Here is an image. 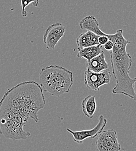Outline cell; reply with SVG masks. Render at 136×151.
I'll return each instance as SVG.
<instances>
[{"mask_svg":"<svg viewBox=\"0 0 136 151\" xmlns=\"http://www.w3.org/2000/svg\"><path fill=\"white\" fill-rule=\"evenodd\" d=\"M45 104L43 91L35 81L8 89L0 101V134L13 141L27 139L31 134L23 127L29 119L38 122V112Z\"/></svg>","mask_w":136,"mask_h":151,"instance_id":"1","label":"cell"},{"mask_svg":"<svg viewBox=\"0 0 136 151\" xmlns=\"http://www.w3.org/2000/svg\"><path fill=\"white\" fill-rule=\"evenodd\" d=\"M114 47L110 53L111 64L116 85L113 89L114 94H123L136 100V78H131L129 70L132 65V58L127 52L126 47L131 42L127 40L122 29L117 30L111 39Z\"/></svg>","mask_w":136,"mask_h":151,"instance_id":"2","label":"cell"},{"mask_svg":"<svg viewBox=\"0 0 136 151\" xmlns=\"http://www.w3.org/2000/svg\"><path fill=\"white\" fill-rule=\"evenodd\" d=\"M39 79L43 91L55 96L68 93L74 84L73 72L58 65L42 68Z\"/></svg>","mask_w":136,"mask_h":151,"instance_id":"3","label":"cell"},{"mask_svg":"<svg viewBox=\"0 0 136 151\" xmlns=\"http://www.w3.org/2000/svg\"><path fill=\"white\" fill-rule=\"evenodd\" d=\"M97 151H119L122 150L117 140V132L114 129L103 131L96 142Z\"/></svg>","mask_w":136,"mask_h":151,"instance_id":"4","label":"cell"},{"mask_svg":"<svg viewBox=\"0 0 136 151\" xmlns=\"http://www.w3.org/2000/svg\"><path fill=\"white\" fill-rule=\"evenodd\" d=\"M111 80V73L109 69L99 73H94L88 70L85 72L84 83L89 90L99 91L100 87L110 84Z\"/></svg>","mask_w":136,"mask_h":151,"instance_id":"5","label":"cell"},{"mask_svg":"<svg viewBox=\"0 0 136 151\" xmlns=\"http://www.w3.org/2000/svg\"><path fill=\"white\" fill-rule=\"evenodd\" d=\"M66 27L61 23H53L46 29L43 37V42L48 50H53L58 41L64 36Z\"/></svg>","mask_w":136,"mask_h":151,"instance_id":"6","label":"cell"},{"mask_svg":"<svg viewBox=\"0 0 136 151\" xmlns=\"http://www.w3.org/2000/svg\"><path fill=\"white\" fill-rule=\"evenodd\" d=\"M107 123V119L103 115H100L98 117V122L97 125L92 129L77 132H74L68 128L66 130L73 135L74 142L78 144H82L87 138H95L97 137L103 131Z\"/></svg>","mask_w":136,"mask_h":151,"instance_id":"7","label":"cell"},{"mask_svg":"<svg viewBox=\"0 0 136 151\" xmlns=\"http://www.w3.org/2000/svg\"><path fill=\"white\" fill-rule=\"evenodd\" d=\"M86 67L87 69L86 70L94 73H99L108 69V65L105 60L104 52L97 57L87 60Z\"/></svg>","mask_w":136,"mask_h":151,"instance_id":"8","label":"cell"},{"mask_svg":"<svg viewBox=\"0 0 136 151\" xmlns=\"http://www.w3.org/2000/svg\"><path fill=\"white\" fill-rule=\"evenodd\" d=\"M79 26L80 29L90 31L98 36H103L104 33L101 30L97 19L94 16H87L83 18L79 22Z\"/></svg>","mask_w":136,"mask_h":151,"instance_id":"9","label":"cell"},{"mask_svg":"<svg viewBox=\"0 0 136 151\" xmlns=\"http://www.w3.org/2000/svg\"><path fill=\"white\" fill-rule=\"evenodd\" d=\"M98 36L90 31L81 33L76 40L78 50L89 47L99 45L98 42Z\"/></svg>","mask_w":136,"mask_h":151,"instance_id":"10","label":"cell"},{"mask_svg":"<svg viewBox=\"0 0 136 151\" xmlns=\"http://www.w3.org/2000/svg\"><path fill=\"white\" fill-rule=\"evenodd\" d=\"M82 112L87 117L92 119L97 108L95 95H88L85 97L81 104Z\"/></svg>","mask_w":136,"mask_h":151,"instance_id":"11","label":"cell"},{"mask_svg":"<svg viewBox=\"0 0 136 151\" xmlns=\"http://www.w3.org/2000/svg\"><path fill=\"white\" fill-rule=\"evenodd\" d=\"M103 52L102 46L100 45H97L78 50L77 57L79 58H84L87 60H89L92 58L99 55Z\"/></svg>","mask_w":136,"mask_h":151,"instance_id":"12","label":"cell"},{"mask_svg":"<svg viewBox=\"0 0 136 151\" xmlns=\"http://www.w3.org/2000/svg\"><path fill=\"white\" fill-rule=\"evenodd\" d=\"M21 5V15L23 18H25L27 15V12L26 11V8L30 4L35 7H37L39 5V0H20Z\"/></svg>","mask_w":136,"mask_h":151,"instance_id":"13","label":"cell"},{"mask_svg":"<svg viewBox=\"0 0 136 151\" xmlns=\"http://www.w3.org/2000/svg\"><path fill=\"white\" fill-rule=\"evenodd\" d=\"M107 34L104 33L103 36H98V42L99 45L103 46L108 41V38L107 37Z\"/></svg>","mask_w":136,"mask_h":151,"instance_id":"14","label":"cell"},{"mask_svg":"<svg viewBox=\"0 0 136 151\" xmlns=\"http://www.w3.org/2000/svg\"><path fill=\"white\" fill-rule=\"evenodd\" d=\"M113 47H114L113 42L111 41H110V40H108V41L104 45V48H105L107 51H111L113 50Z\"/></svg>","mask_w":136,"mask_h":151,"instance_id":"15","label":"cell"}]
</instances>
